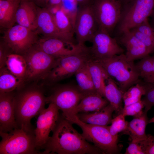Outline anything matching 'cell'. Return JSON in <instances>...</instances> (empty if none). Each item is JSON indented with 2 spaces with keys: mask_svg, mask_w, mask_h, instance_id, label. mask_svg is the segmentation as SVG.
I'll use <instances>...</instances> for the list:
<instances>
[{
  "mask_svg": "<svg viewBox=\"0 0 154 154\" xmlns=\"http://www.w3.org/2000/svg\"><path fill=\"white\" fill-rule=\"evenodd\" d=\"M62 115L52 131L42 154H100L102 151L90 143Z\"/></svg>",
  "mask_w": 154,
  "mask_h": 154,
  "instance_id": "cell-1",
  "label": "cell"
},
{
  "mask_svg": "<svg viewBox=\"0 0 154 154\" xmlns=\"http://www.w3.org/2000/svg\"><path fill=\"white\" fill-rule=\"evenodd\" d=\"M14 101L15 117L19 128L34 131L31 120L45 108L47 103L43 90L38 86H25L15 91Z\"/></svg>",
  "mask_w": 154,
  "mask_h": 154,
  "instance_id": "cell-2",
  "label": "cell"
},
{
  "mask_svg": "<svg viewBox=\"0 0 154 154\" xmlns=\"http://www.w3.org/2000/svg\"><path fill=\"white\" fill-rule=\"evenodd\" d=\"M95 60L101 65L123 92L140 81L135 64L128 60L125 54Z\"/></svg>",
  "mask_w": 154,
  "mask_h": 154,
  "instance_id": "cell-3",
  "label": "cell"
},
{
  "mask_svg": "<svg viewBox=\"0 0 154 154\" xmlns=\"http://www.w3.org/2000/svg\"><path fill=\"white\" fill-rule=\"evenodd\" d=\"M73 124L78 125L82 130V135L88 141L91 142L100 150L103 154H113L118 153L119 149L117 141L110 131L108 126L89 124L83 122L76 115L66 117Z\"/></svg>",
  "mask_w": 154,
  "mask_h": 154,
  "instance_id": "cell-4",
  "label": "cell"
},
{
  "mask_svg": "<svg viewBox=\"0 0 154 154\" xmlns=\"http://www.w3.org/2000/svg\"><path fill=\"white\" fill-rule=\"evenodd\" d=\"M0 154H42L36 147L34 131L17 128L9 132L0 131Z\"/></svg>",
  "mask_w": 154,
  "mask_h": 154,
  "instance_id": "cell-5",
  "label": "cell"
},
{
  "mask_svg": "<svg viewBox=\"0 0 154 154\" xmlns=\"http://www.w3.org/2000/svg\"><path fill=\"white\" fill-rule=\"evenodd\" d=\"M22 56L27 65L26 82L46 79L56 59L35 44Z\"/></svg>",
  "mask_w": 154,
  "mask_h": 154,
  "instance_id": "cell-6",
  "label": "cell"
},
{
  "mask_svg": "<svg viewBox=\"0 0 154 154\" xmlns=\"http://www.w3.org/2000/svg\"><path fill=\"white\" fill-rule=\"evenodd\" d=\"M92 58L87 47L80 52L56 58L46 79L54 83L70 77Z\"/></svg>",
  "mask_w": 154,
  "mask_h": 154,
  "instance_id": "cell-7",
  "label": "cell"
},
{
  "mask_svg": "<svg viewBox=\"0 0 154 154\" xmlns=\"http://www.w3.org/2000/svg\"><path fill=\"white\" fill-rule=\"evenodd\" d=\"M85 95L77 86L63 84L53 88L50 95L46 97V103L54 104L66 117L71 115L74 109Z\"/></svg>",
  "mask_w": 154,
  "mask_h": 154,
  "instance_id": "cell-8",
  "label": "cell"
},
{
  "mask_svg": "<svg viewBox=\"0 0 154 154\" xmlns=\"http://www.w3.org/2000/svg\"><path fill=\"white\" fill-rule=\"evenodd\" d=\"M121 13L119 31L130 30L148 19L154 7V0H132Z\"/></svg>",
  "mask_w": 154,
  "mask_h": 154,
  "instance_id": "cell-9",
  "label": "cell"
},
{
  "mask_svg": "<svg viewBox=\"0 0 154 154\" xmlns=\"http://www.w3.org/2000/svg\"><path fill=\"white\" fill-rule=\"evenodd\" d=\"M92 7L99 29L110 35L121 17L120 1L95 0Z\"/></svg>",
  "mask_w": 154,
  "mask_h": 154,
  "instance_id": "cell-10",
  "label": "cell"
},
{
  "mask_svg": "<svg viewBox=\"0 0 154 154\" xmlns=\"http://www.w3.org/2000/svg\"><path fill=\"white\" fill-rule=\"evenodd\" d=\"M38 34L36 30L17 24L6 29L2 39L14 53L22 55L37 43Z\"/></svg>",
  "mask_w": 154,
  "mask_h": 154,
  "instance_id": "cell-11",
  "label": "cell"
},
{
  "mask_svg": "<svg viewBox=\"0 0 154 154\" xmlns=\"http://www.w3.org/2000/svg\"><path fill=\"white\" fill-rule=\"evenodd\" d=\"M59 109L52 103H49L48 108H44L40 113L34 130L36 147L38 151L44 149L52 131L58 121L60 115Z\"/></svg>",
  "mask_w": 154,
  "mask_h": 154,
  "instance_id": "cell-12",
  "label": "cell"
},
{
  "mask_svg": "<svg viewBox=\"0 0 154 154\" xmlns=\"http://www.w3.org/2000/svg\"><path fill=\"white\" fill-rule=\"evenodd\" d=\"M98 29L92 5L79 7L74 27L77 44L84 46L86 42H91Z\"/></svg>",
  "mask_w": 154,
  "mask_h": 154,
  "instance_id": "cell-13",
  "label": "cell"
},
{
  "mask_svg": "<svg viewBox=\"0 0 154 154\" xmlns=\"http://www.w3.org/2000/svg\"><path fill=\"white\" fill-rule=\"evenodd\" d=\"M91 42L92 46L89 47V50L94 60L107 58L123 53L124 50L118 44L116 40L99 29Z\"/></svg>",
  "mask_w": 154,
  "mask_h": 154,
  "instance_id": "cell-14",
  "label": "cell"
},
{
  "mask_svg": "<svg viewBox=\"0 0 154 154\" xmlns=\"http://www.w3.org/2000/svg\"><path fill=\"white\" fill-rule=\"evenodd\" d=\"M35 44L55 59L80 52L87 47L54 37H43Z\"/></svg>",
  "mask_w": 154,
  "mask_h": 154,
  "instance_id": "cell-15",
  "label": "cell"
},
{
  "mask_svg": "<svg viewBox=\"0 0 154 154\" xmlns=\"http://www.w3.org/2000/svg\"><path fill=\"white\" fill-rule=\"evenodd\" d=\"M0 93V131L9 132L19 128L14 112V93Z\"/></svg>",
  "mask_w": 154,
  "mask_h": 154,
  "instance_id": "cell-16",
  "label": "cell"
},
{
  "mask_svg": "<svg viewBox=\"0 0 154 154\" xmlns=\"http://www.w3.org/2000/svg\"><path fill=\"white\" fill-rule=\"evenodd\" d=\"M122 34L119 41L125 48V54L129 60L134 61L141 59L151 53L144 43L130 31Z\"/></svg>",
  "mask_w": 154,
  "mask_h": 154,
  "instance_id": "cell-17",
  "label": "cell"
},
{
  "mask_svg": "<svg viewBox=\"0 0 154 154\" xmlns=\"http://www.w3.org/2000/svg\"><path fill=\"white\" fill-rule=\"evenodd\" d=\"M36 31L43 37L56 38L68 41L59 31L52 14L46 7H38L37 27Z\"/></svg>",
  "mask_w": 154,
  "mask_h": 154,
  "instance_id": "cell-18",
  "label": "cell"
},
{
  "mask_svg": "<svg viewBox=\"0 0 154 154\" xmlns=\"http://www.w3.org/2000/svg\"><path fill=\"white\" fill-rule=\"evenodd\" d=\"M38 7L29 0H21L16 14V23L32 30L37 27Z\"/></svg>",
  "mask_w": 154,
  "mask_h": 154,
  "instance_id": "cell-19",
  "label": "cell"
},
{
  "mask_svg": "<svg viewBox=\"0 0 154 154\" xmlns=\"http://www.w3.org/2000/svg\"><path fill=\"white\" fill-rule=\"evenodd\" d=\"M109 104L106 98L98 93L87 95L81 100L70 115L99 111Z\"/></svg>",
  "mask_w": 154,
  "mask_h": 154,
  "instance_id": "cell-20",
  "label": "cell"
},
{
  "mask_svg": "<svg viewBox=\"0 0 154 154\" xmlns=\"http://www.w3.org/2000/svg\"><path fill=\"white\" fill-rule=\"evenodd\" d=\"M114 110L109 103L101 110L90 113H80L76 114L81 121L92 125L108 126L110 124Z\"/></svg>",
  "mask_w": 154,
  "mask_h": 154,
  "instance_id": "cell-21",
  "label": "cell"
},
{
  "mask_svg": "<svg viewBox=\"0 0 154 154\" xmlns=\"http://www.w3.org/2000/svg\"><path fill=\"white\" fill-rule=\"evenodd\" d=\"M147 113L143 111L141 116L134 117L128 123L126 129L123 132L129 136L131 141L139 142L147 138L145 129L149 120Z\"/></svg>",
  "mask_w": 154,
  "mask_h": 154,
  "instance_id": "cell-22",
  "label": "cell"
},
{
  "mask_svg": "<svg viewBox=\"0 0 154 154\" xmlns=\"http://www.w3.org/2000/svg\"><path fill=\"white\" fill-rule=\"evenodd\" d=\"M21 0H0V26L6 29L16 23V14Z\"/></svg>",
  "mask_w": 154,
  "mask_h": 154,
  "instance_id": "cell-23",
  "label": "cell"
},
{
  "mask_svg": "<svg viewBox=\"0 0 154 154\" xmlns=\"http://www.w3.org/2000/svg\"><path fill=\"white\" fill-rule=\"evenodd\" d=\"M87 64L97 92L105 98V82L109 76L101 65L92 58Z\"/></svg>",
  "mask_w": 154,
  "mask_h": 154,
  "instance_id": "cell-24",
  "label": "cell"
},
{
  "mask_svg": "<svg viewBox=\"0 0 154 154\" xmlns=\"http://www.w3.org/2000/svg\"><path fill=\"white\" fill-rule=\"evenodd\" d=\"M106 81L105 98L113 107L114 111L119 115L123 108L122 102L124 92L109 76Z\"/></svg>",
  "mask_w": 154,
  "mask_h": 154,
  "instance_id": "cell-25",
  "label": "cell"
},
{
  "mask_svg": "<svg viewBox=\"0 0 154 154\" xmlns=\"http://www.w3.org/2000/svg\"><path fill=\"white\" fill-rule=\"evenodd\" d=\"M57 27L68 41L74 43V28L68 16L61 7L52 14Z\"/></svg>",
  "mask_w": 154,
  "mask_h": 154,
  "instance_id": "cell-26",
  "label": "cell"
},
{
  "mask_svg": "<svg viewBox=\"0 0 154 154\" xmlns=\"http://www.w3.org/2000/svg\"><path fill=\"white\" fill-rule=\"evenodd\" d=\"M6 66L13 75L25 83L27 65L25 60L22 55L14 53L10 54L7 58Z\"/></svg>",
  "mask_w": 154,
  "mask_h": 154,
  "instance_id": "cell-27",
  "label": "cell"
},
{
  "mask_svg": "<svg viewBox=\"0 0 154 154\" xmlns=\"http://www.w3.org/2000/svg\"><path fill=\"white\" fill-rule=\"evenodd\" d=\"M25 83L13 75L5 66L0 69V93L20 90Z\"/></svg>",
  "mask_w": 154,
  "mask_h": 154,
  "instance_id": "cell-28",
  "label": "cell"
},
{
  "mask_svg": "<svg viewBox=\"0 0 154 154\" xmlns=\"http://www.w3.org/2000/svg\"><path fill=\"white\" fill-rule=\"evenodd\" d=\"M129 31L144 43L151 53L154 52V29L148 19Z\"/></svg>",
  "mask_w": 154,
  "mask_h": 154,
  "instance_id": "cell-29",
  "label": "cell"
},
{
  "mask_svg": "<svg viewBox=\"0 0 154 154\" xmlns=\"http://www.w3.org/2000/svg\"><path fill=\"white\" fill-rule=\"evenodd\" d=\"M87 63L79 69L75 74L77 86L80 90L85 96L97 93Z\"/></svg>",
  "mask_w": 154,
  "mask_h": 154,
  "instance_id": "cell-30",
  "label": "cell"
},
{
  "mask_svg": "<svg viewBox=\"0 0 154 154\" xmlns=\"http://www.w3.org/2000/svg\"><path fill=\"white\" fill-rule=\"evenodd\" d=\"M153 84L144 82H141L140 81L130 87L123 94L124 107L141 100L142 96L145 95Z\"/></svg>",
  "mask_w": 154,
  "mask_h": 154,
  "instance_id": "cell-31",
  "label": "cell"
},
{
  "mask_svg": "<svg viewBox=\"0 0 154 154\" xmlns=\"http://www.w3.org/2000/svg\"><path fill=\"white\" fill-rule=\"evenodd\" d=\"M135 65L139 77L143 79L144 82L154 83L152 56L149 55L144 57L135 64Z\"/></svg>",
  "mask_w": 154,
  "mask_h": 154,
  "instance_id": "cell-32",
  "label": "cell"
},
{
  "mask_svg": "<svg viewBox=\"0 0 154 154\" xmlns=\"http://www.w3.org/2000/svg\"><path fill=\"white\" fill-rule=\"evenodd\" d=\"M125 116L119 114L112 119L111 125L109 126L110 133L113 138L117 140L118 133L123 132L126 129L128 122L126 121Z\"/></svg>",
  "mask_w": 154,
  "mask_h": 154,
  "instance_id": "cell-33",
  "label": "cell"
},
{
  "mask_svg": "<svg viewBox=\"0 0 154 154\" xmlns=\"http://www.w3.org/2000/svg\"><path fill=\"white\" fill-rule=\"evenodd\" d=\"M78 6L76 0H62L61 8L70 18L74 28Z\"/></svg>",
  "mask_w": 154,
  "mask_h": 154,
  "instance_id": "cell-34",
  "label": "cell"
},
{
  "mask_svg": "<svg viewBox=\"0 0 154 154\" xmlns=\"http://www.w3.org/2000/svg\"><path fill=\"white\" fill-rule=\"evenodd\" d=\"M143 101L141 100L127 106L124 107L120 113L125 117L131 116L136 117L141 116L143 113V110L144 108Z\"/></svg>",
  "mask_w": 154,
  "mask_h": 154,
  "instance_id": "cell-35",
  "label": "cell"
},
{
  "mask_svg": "<svg viewBox=\"0 0 154 154\" xmlns=\"http://www.w3.org/2000/svg\"><path fill=\"white\" fill-rule=\"evenodd\" d=\"M13 53L8 45L2 39L0 42V69L6 66L8 56Z\"/></svg>",
  "mask_w": 154,
  "mask_h": 154,
  "instance_id": "cell-36",
  "label": "cell"
},
{
  "mask_svg": "<svg viewBox=\"0 0 154 154\" xmlns=\"http://www.w3.org/2000/svg\"><path fill=\"white\" fill-rule=\"evenodd\" d=\"M144 96L141 100L144 105L143 111L147 113L154 106V83L147 90Z\"/></svg>",
  "mask_w": 154,
  "mask_h": 154,
  "instance_id": "cell-37",
  "label": "cell"
},
{
  "mask_svg": "<svg viewBox=\"0 0 154 154\" xmlns=\"http://www.w3.org/2000/svg\"><path fill=\"white\" fill-rule=\"evenodd\" d=\"M145 154H154V136L147 135V138L139 141Z\"/></svg>",
  "mask_w": 154,
  "mask_h": 154,
  "instance_id": "cell-38",
  "label": "cell"
},
{
  "mask_svg": "<svg viewBox=\"0 0 154 154\" xmlns=\"http://www.w3.org/2000/svg\"><path fill=\"white\" fill-rule=\"evenodd\" d=\"M125 154H145L143 148L139 142L131 141L126 148Z\"/></svg>",
  "mask_w": 154,
  "mask_h": 154,
  "instance_id": "cell-39",
  "label": "cell"
},
{
  "mask_svg": "<svg viewBox=\"0 0 154 154\" xmlns=\"http://www.w3.org/2000/svg\"><path fill=\"white\" fill-rule=\"evenodd\" d=\"M79 7L91 5H92L95 0H76Z\"/></svg>",
  "mask_w": 154,
  "mask_h": 154,
  "instance_id": "cell-40",
  "label": "cell"
},
{
  "mask_svg": "<svg viewBox=\"0 0 154 154\" xmlns=\"http://www.w3.org/2000/svg\"><path fill=\"white\" fill-rule=\"evenodd\" d=\"M62 0H49L46 8L49 9L61 6Z\"/></svg>",
  "mask_w": 154,
  "mask_h": 154,
  "instance_id": "cell-41",
  "label": "cell"
},
{
  "mask_svg": "<svg viewBox=\"0 0 154 154\" xmlns=\"http://www.w3.org/2000/svg\"><path fill=\"white\" fill-rule=\"evenodd\" d=\"M149 17H151V21L149 24L154 29V7Z\"/></svg>",
  "mask_w": 154,
  "mask_h": 154,
  "instance_id": "cell-42",
  "label": "cell"
},
{
  "mask_svg": "<svg viewBox=\"0 0 154 154\" xmlns=\"http://www.w3.org/2000/svg\"><path fill=\"white\" fill-rule=\"evenodd\" d=\"M34 3L37 6L40 7L41 0H29Z\"/></svg>",
  "mask_w": 154,
  "mask_h": 154,
  "instance_id": "cell-43",
  "label": "cell"
},
{
  "mask_svg": "<svg viewBox=\"0 0 154 154\" xmlns=\"http://www.w3.org/2000/svg\"><path fill=\"white\" fill-rule=\"evenodd\" d=\"M152 60L153 69V81L154 83V56H152Z\"/></svg>",
  "mask_w": 154,
  "mask_h": 154,
  "instance_id": "cell-44",
  "label": "cell"
},
{
  "mask_svg": "<svg viewBox=\"0 0 154 154\" xmlns=\"http://www.w3.org/2000/svg\"><path fill=\"white\" fill-rule=\"evenodd\" d=\"M154 123V116L149 120V123Z\"/></svg>",
  "mask_w": 154,
  "mask_h": 154,
  "instance_id": "cell-45",
  "label": "cell"
},
{
  "mask_svg": "<svg viewBox=\"0 0 154 154\" xmlns=\"http://www.w3.org/2000/svg\"><path fill=\"white\" fill-rule=\"evenodd\" d=\"M131 0H125L127 2H129L130 1H131Z\"/></svg>",
  "mask_w": 154,
  "mask_h": 154,
  "instance_id": "cell-46",
  "label": "cell"
}]
</instances>
